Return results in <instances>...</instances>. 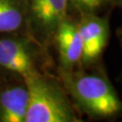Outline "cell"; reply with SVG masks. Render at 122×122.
Returning a JSON list of instances; mask_svg holds the SVG:
<instances>
[{
    "label": "cell",
    "mask_w": 122,
    "mask_h": 122,
    "mask_svg": "<svg viewBox=\"0 0 122 122\" xmlns=\"http://www.w3.org/2000/svg\"><path fill=\"white\" fill-rule=\"evenodd\" d=\"M28 89L24 78L0 76V122H25Z\"/></svg>",
    "instance_id": "obj_5"
},
{
    "label": "cell",
    "mask_w": 122,
    "mask_h": 122,
    "mask_svg": "<svg viewBox=\"0 0 122 122\" xmlns=\"http://www.w3.org/2000/svg\"><path fill=\"white\" fill-rule=\"evenodd\" d=\"M106 1L107 0H69V3L81 15L84 14L93 13Z\"/></svg>",
    "instance_id": "obj_9"
},
{
    "label": "cell",
    "mask_w": 122,
    "mask_h": 122,
    "mask_svg": "<svg viewBox=\"0 0 122 122\" xmlns=\"http://www.w3.org/2000/svg\"><path fill=\"white\" fill-rule=\"evenodd\" d=\"M61 82L76 107L89 116L109 118L122 113V101L104 77L81 71L59 69Z\"/></svg>",
    "instance_id": "obj_1"
},
{
    "label": "cell",
    "mask_w": 122,
    "mask_h": 122,
    "mask_svg": "<svg viewBox=\"0 0 122 122\" xmlns=\"http://www.w3.org/2000/svg\"><path fill=\"white\" fill-rule=\"evenodd\" d=\"M53 42L56 43L59 52V69L74 70L82 59V42L78 23L67 16L59 26Z\"/></svg>",
    "instance_id": "obj_7"
},
{
    "label": "cell",
    "mask_w": 122,
    "mask_h": 122,
    "mask_svg": "<svg viewBox=\"0 0 122 122\" xmlns=\"http://www.w3.org/2000/svg\"><path fill=\"white\" fill-rule=\"evenodd\" d=\"M115 1H116L118 5H120L122 6V0H115Z\"/></svg>",
    "instance_id": "obj_10"
},
{
    "label": "cell",
    "mask_w": 122,
    "mask_h": 122,
    "mask_svg": "<svg viewBox=\"0 0 122 122\" xmlns=\"http://www.w3.org/2000/svg\"><path fill=\"white\" fill-rule=\"evenodd\" d=\"M81 16L78 28L82 42L81 62L87 64L96 61L104 50L109 39V25L106 20L93 13Z\"/></svg>",
    "instance_id": "obj_6"
},
{
    "label": "cell",
    "mask_w": 122,
    "mask_h": 122,
    "mask_svg": "<svg viewBox=\"0 0 122 122\" xmlns=\"http://www.w3.org/2000/svg\"><path fill=\"white\" fill-rule=\"evenodd\" d=\"M121 41H122V36H121Z\"/></svg>",
    "instance_id": "obj_11"
},
{
    "label": "cell",
    "mask_w": 122,
    "mask_h": 122,
    "mask_svg": "<svg viewBox=\"0 0 122 122\" xmlns=\"http://www.w3.org/2000/svg\"><path fill=\"white\" fill-rule=\"evenodd\" d=\"M10 33H26L25 0H0V34Z\"/></svg>",
    "instance_id": "obj_8"
},
{
    "label": "cell",
    "mask_w": 122,
    "mask_h": 122,
    "mask_svg": "<svg viewBox=\"0 0 122 122\" xmlns=\"http://www.w3.org/2000/svg\"><path fill=\"white\" fill-rule=\"evenodd\" d=\"M28 106L25 122H77L73 106L63 85L44 72L25 78Z\"/></svg>",
    "instance_id": "obj_2"
},
{
    "label": "cell",
    "mask_w": 122,
    "mask_h": 122,
    "mask_svg": "<svg viewBox=\"0 0 122 122\" xmlns=\"http://www.w3.org/2000/svg\"><path fill=\"white\" fill-rule=\"evenodd\" d=\"M44 50L26 33L0 34V76L25 79L44 72Z\"/></svg>",
    "instance_id": "obj_3"
},
{
    "label": "cell",
    "mask_w": 122,
    "mask_h": 122,
    "mask_svg": "<svg viewBox=\"0 0 122 122\" xmlns=\"http://www.w3.org/2000/svg\"><path fill=\"white\" fill-rule=\"evenodd\" d=\"M69 6V0H25L27 35L45 49L67 17Z\"/></svg>",
    "instance_id": "obj_4"
}]
</instances>
